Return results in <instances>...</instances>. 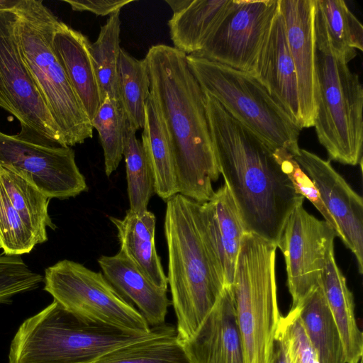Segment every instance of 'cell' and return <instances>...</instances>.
I'll list each match as a JSON object with an SVG mask.
<instances>
[{
    "instance_id": "obj_25",
    "label": "cell",
    "mask_w": 363,
    "mask_h": 363,
    "mask_svg": "<svg viewBox=\"0 0 363 363\" xmlns=\"http://www.w3.org/2000/svg\"><path fill=\"white\" fill-rule=\"evenodd\" d=\"M294 308L320 363H346L342 337L321 285Z\"/></svg>"
},
{
    "instance_id": "obj_13",
    "label": "cell",
    "mask_w": 363,
    "mask_h": 363,
    "mask_svg": "<svg viewBox=\"0 0 363 363\" xmlns=\"http://www.w3.org/2000/svg\"><path fill=\"white\" fill-rule=\"evenodd\" d=\"M279 11V0H235L194 55L253 74L259 48Z\"/></svg>"
},
{
    "instance_id": "obj_34",
    "label": "cell",
    "mask_w": 363,
    "mask_h": 363,
    "mask_svg": "<svg viewBox=\"0 0 363 363\" xmlns=\"http://www.w3.org/2000/svg\"><path fill=\"white\" fill-rule=\"evenodd\" d=\"M43 275L33 271L18 255L0 254V303L39 287Z\"/></svg>"
},
{
    "instance_id": "obj_8",
    "label": "cell",
    "mask_w": 363,
    "mask_h": 363,
    "mask_svg": "<svg viewBox=\"0 0 363 363\" xmlns=\"http://www.w3.org/2000/svg\"><path fill=\"white\" fill-rule=\"evenodd\" d=\"M318 101L314 120L319 143L331 160L362 163L363 88L348 63L315 48Z\"/></svg>"
},
{
    "instance_id": "obj_11",
    "label": "cell",
    "mask_w": 363,
    "mask_h": 363,
    "mask_svg": "<svg viewBox=\"0 0 363 363\" xmlns=\"http://www.w3.org/2000/svg\"><path fill=\"white\" fill-rule=\"evenodd\" d=\"M0 166L15 171L50 199L75 197L88 189L70 147L43 145L0 131Z\"/></svg>"
},
{
    "instance_id": "obj_22",
    "label": "cell",
    "mask_w": 363,
    "mask_h": 363,
    "mask_svg": "<svg viewBox=\"0 0 363 363\" xmlns=\"http://www.w3.org/2000/svg\"><path fill=\"white\" fill-rule=\"evenodd\" d=\"M315 48L348 63L363 50V26L343 0H314Z\"/></svg>"
},
{
    "instance_id": "obj_29",
    "label": "cell",
    "mask_w": 363,
    "mask_h": 363,
    "mask_svg": "<svg viewBox=\"0 0 363 363\" xmlns=\"http://www.w3.org/2000/svg\"><path fill=\"white\" fill-rule=\"evenodd\" d=\"M118 88L119 101L129 123L137 130L143 128L150 96L147 66L144 59L138 60L123 48L118 62Z\"/></svg>"
},
{
    "instance_id": "obj_18",
    "label": "cell",
    "mask_w": 363,
    "mask_h": 363,
    "mask_svg": "<svg viewBox=\"0 0 363 363\" xmlns=\"http://www.w3.org/2000/svg\"><path fill=\"white\" fill-rule=\"evenodd\" d=\"M204 232L223 275L225 286L233 284L242 239L247 233L234 199L224 184L200 203Z\"/></svg>"
},
{
    "instance_id": "obj_20",
    "label": "cell",
    "mask_w": 363,
    "mask_h": 363,
    "mask_svg": "<svg viewBox=\"0 0 363 363\" xmlns=\"http://www.w3.org/2000/svg\"><path fill=\"white\" fill-rule=\"evenodd\" d=\"M88 38L59 21L52 47L90 121L101 104Z\"/></svg>"
},
{
    "instance_id": "obj_36",
    "label": "cell",
    "mask_w": 363,
    "mask_h": 363,
    "mask_svg": "<svg viewBox=\"0 0 363 363\" xmlns=\"http://www.w3.org/2000/svg\"><path fill=\"white\" fill-rule=\"evenodd\" d=\"M274 152L282 171L291 181L296 194L306 198L316 208L324 218V220L330 225L335 230L336 236L338 237L337 225L325 206L319 191L311 178L289 152L285 150H277Z\"/></svg>"
},
{
    "instance_id": "obj_39",
    "label": "cell",
    "mask_w": 363,
    "mask_h": 363,
    "mask_svg": "<svg viewBox=\"0 0 363 363\" xmlns=\"http://www.w3.org/2000/svg\"><path fill=\"white\" fill-rule=\"evenodd\" d=\"M20 0H0V10H12L16 8Z\"/></svg>"
},
{
    "instance_id": "obj_23",
    "label": "cell",
    "mask_w": 363,
    "mask_h": 363,
    "mask_svg": "<svg viewBox=\"0 0 363 363\" xmlns=\"http://www.w3.org/2000/svg\"><path fill=\"white\" fill-rule=\"evenodd\" d=\"M117 230L120 251L157 286L167 290L164 274L155 247L156 218L148 210L128 209L123 218L108 217Z\"/></svg>"
},
{
    "instance_id": "obj_27",
    "label": "cell",
    "mask_w": 363,
    "mask_h": 363,
    "mask_svg": "<svg viewBox=\"0 0 363 363\" xmlns=\"http://www.w3.org/2000/svg\"><path fill=\"white\" fill-rule=\"evenodd\" d=\"M0 184L38 244L48 241L47 228H57L48 213L50 199L15 171L3 166H0Z\"/></svg>"
},
{
    "instance_id": "obj_30",
    "label": "cell",
    "mask_w": 363,
    "mask_h": 363,
    "mask_svg": "<svg viewBox=\"0 0 363 363\" xmlns=\"http://www.w3.org/2000/svg\"><path fill=\"white\" fill-rule=\"evenodd\" d=\"M120 13L118 11L109 16L106 23L101 26L96 40L90 45L101 103L106 97L119 101L118 62L121 49Z\"/></svg>"
},
{
    "instance_id": "obj_1",
    "label": "cell",
    "mask_w": 363,
    "mask_h": 363,
    "mask_svg": "<svg viewBox=\"0 0 363 363\" xmlns=\"http://www.w3.org/2000/svg\"><path fill=\"white\" fill-rule=\"evenodd\" d=\"M204 94L219 172L245 230L277 245L289 216L304 198L296 194L274 150Z\"/></svg>"
},
{
    "instance_id": "obj_16",
    "label": "cell",
    "mask_w": 363,
    "mask_h": 363,
    "mask_svg": "<svg viewBox=\"0 0 363 363\" xmlns=\"http://www.w3.org/2000/svg\"><path fill=\"white\" fill-rule=\"evenodd\" d=\"M191 363H245L230 286H224L194 335L183 342Z\"/></svg>"
},
{
    "instance_id": "obj_31",
    "label": "cell",
    "mask_w": 363,
    "mask_h": 363,
    "mask_svg": "<svg viewBox=\"0 0 363 363\" xmlns=\"http://www.w3.org/2000/svg\"><path fill=\"white\" fill-rule=\"evenodd\" d=\"M136 131L127 118L123 156L125 163L129 209L143 213L147 211L148 203L155 193L154 181L142 143L136 138Z\"/></svg>"
},
{
    "instance_id": "obj_28",
    "label": "cell",
    "mask_w": 363,
    "mask_h": 363,
    "mask_svg": "<svg viewBox=\"0 0 363 363\" xmlns=\"http://www.w3.org/2000/svg\"><path fill=\"white\" fill-rule=\"evenodd\" d=\"M93 363H191L177 335L170 326L157 335L118 347Z\"/></svg>"
},
{
    "instance_id": "obj_35",
    "label": "cell",
    "mask_w": 363,
    "mask_h": 363,
    "mask_svg": "<svg viewBox=\"0 0 363 363\" xmlns=\"http://www.w3.org/2000/svg\"><path fill=\"white\" fill-rule=\"evenodd\" d=\"M277 334L289 363H320L296 308H291L286 315L281 317Z\"/></svg>"
},
{
    "instance_id": "obj_10",
    "label": "cell",
    "mask_w": 363,
    "mask_h": 363,
    "mask_svg": "<svg viewBox=\"0 0 363 363\" xmlns=\"http://www.w3.org/2000/svg\"><path fill=\"white\" fill-rule=\"evenodd\" d=\"M44 290L65 308L86 318L141 333L150 328L139 311L101 272L69 259L45 269Z\"/></svg>"
},
{
    "instance_id": "obj_19",
    "label": "cell",
    "mask_w": 363,
    "mask_h": 363,
    "mask_svg": "<svg viewBox=\"0 0 363 363\" xmlns=\"http://www.w3.org/2000/svg\"><path fill=\"white\" fill-rule=\"evenodd\" d=\"M98 263L106 280L143 316L150 328L164 325L171 301L121 251L101 256Z\"/></svg>"
},
{
    "instance_id": "obj_6",
    "label": "cell",
    "mask_w": 363,
    "mask_h": 363,
    "mask_svg": "<svg viewBox=\"0 0 363 363\" xmlns=\"http://www.w3.org/2000/svg\"><path fill=\"white\" fill-rule=\"evenodd\" d=\"M277 245L246 233L241 242L231 290L245 363H274L281 317L275 276Z\"/></svg>"
},
{
    "instance_id": "obj_37",
    "label": "cell",
    "mask_w": 363,
    "mask_h": 363,
    "mask_svg": "<svg viewBox=\"0 0 363 363\" xmlns=\"http://www.w3.org/2000/svg\"><path fill=\"white\" fill-rule=\"evenodd\" d=\"M69 4L73 11H89L97 16H111L128 4L134 1L133 0H64Z\"/></svg>"
},
{
    "instance_id": "obj_17",
    "label": "cell",
    "mask_w": 363,
    "mask_h": 363,
    "mask_svg": "<svg viewBox=\"0 0 363 363\" xmlns=\"http://www.w3.org/2000/svg\"><path fill=\"white\" fill-rule=\"evenodd\" d=\"M252 74L301 128L296 72L280 11L259 48Z\"/></svg>"
},
{
    "instance_id": "obj_15",
    "label": "cell",
    "mask_w": 363,
    "mask_h": 363,
    "mask_svg": "<svg viewBox=\"0 0 363 363\" xmlns=\"http://www.w3.org/2000/svg\"><path fill=\"white\" fill-rule=\"evenodd\" d=\"M289 50L295 66L301 114V128L313 126L318 101L314 0H279Z\"/></svg>"
},
{
    "instance_id": "obj_38",
    "label": "cell",
    "mask_w": 363,
    "mask_h": 363,
    "mask_svg": "<svg viewBox=\"0 0 363 363\" xmlns=\"http://www.w3.org/2000/svg\"><path fill=\"white\" fill-rule=\"evenodd\" d=\"M274 363H289L280 337L277 334L274 342Z\"/></svg>"
},
{
    "instance_id": "obj_12",
    "label": "cell",
    "mask_w": 363,
    "mask_h": 363,
    "mask_svg": "<svg viewBox=\"0 0 363 363\" xmlns=\"http://www.w3.org/2000/svg\"><path fill=\"white\" fill-rule=\"evenodd\" d=\"M335 237L330 225L310 214L303 203L289 216L277 246L285 259L291 308L320 284L328 250Z\"/></svg>"
},
{
    "instance_id": "obj_3",
    "label": "cell",
    "mask_w": 363,
    "mask_h": 363,
    "mask_svg": "<svg viewBox=\"0 0 363 363\" xmlns=\"http://www.w3.org/2000/svg\"><path fill=\"white\" fill-rule=\"evenodd\" d=\"M200 203L177 194L167 201L164 216L167 277L182 342L194 335L225 286L204 232Z\"/></svg>"
},
{
    "instance_id": "obj_9",
    "label": "cell",
    "mask_w": 363,
    "mask_h": 363,
    "mask_svg": "<svg viewBox=\"0 0 363 363\" xmlns=\"http://www.w3.org/2000/svg\"><path fill=\"white\" fill-rule=\"evenodd\" d=\"M17 19L15 9L0 10V107L18 121V138L67 147L23 57Z\"/></svg>"
},
{
    "instance_id": "obj_14",
    "label": "cell",
    "mask_w": 363,
    "mask_h": 363,
    "mask_svg": "<svg viewBox=\"0 0 363 363\" xmlns=\"http://www.w3.org/2000/svg\"><path fill=\"white\" fill-rule=\"evenodd\" d=\"M294 158L316 186L337 225L338 238L354 254L358 271L362 274V198L333 167L329 160L304 149H300Z\"/></svg>"
},
{
    "instance_id": "obj_4",
    "label": "cell",
    "mask_w": 363,
    "mask_h": 363,
    "mask_svg": "<svg viewBox=\"0 0 363 363\" xmlns=\"http://www.w3.org/2000/svg\"><path fill=\"white\" fill-rule=\"evenodd\" d=\"M141 333L77 315L53 301L25 320L10 345L9 363H93L118 347L162 333Z\"/></svg>"
},
{
    "instance_id": "obj_26",
    "label": "cell",
    "mask_w": 363,
    "mask_h": 363,
    "mask_svg": "<svg viewBox=\"0 0 363 363\" xmlns=\"http://www.w3.org/2000/svg\"><path fill=\"white\" fill-rule=\"evenodd\" d=\"M141 143L152 174L155 193L167 202L179 194L175 165L150 96L146 104Z\"/></svg>"
},
{
    "instance_id": "obj_32",
    "label": "cell",
    "mask_w": 363,
    "mask_h": 363,
    "mask_svg": "<svg viewBox=\"0 0 363 363\" xmlns=\"http://www.w3.org/2000/svg\"><path fill=\"white\" fill-rule=\"evenodd\" d=\"M99 133L104 151L107 177L118 168L123 152V139L127 117L120 101L106 97L91 121Z\"/></svg>"
},
{
    "instance_id": "obj_2",
    "label": "cell",
    "mask_w": 363,
    "mask_h": 363,
    "mask_svg": "<svg viewBox=\"0 0 363 363\" xmlns=\"http://www.w3.org/2000/svg\"><path fill=\"white\" fill-rule=\"evenodd\" d=\"M150 97L169 144L179 194L199 203L211 199L220 172L211 140L205 94L186 55L174 47L151 46L144 58Z\"/></svg>"
},
{
    "instance_id": "obj_40",
    "label": "cell",
    "mask_w": 363,
    "mask_h": 363,
    "mask_svg": "<svg viewBox=\"0 0 363 363\" xmlns=\"http://www.w3.org/2000/svg\"><path fill=\"white\" fill-rule=\"evenodd\" d=\"M359 363H362V360H361Z\"/></svg>"
},
{
    "instance_id": "obj_24",
    "label": "cell",
    "mask_w": 363,
    "mask_h": 363,
    "mask_svg": "<svg viewBox=\"0 0 363 363\" xmlns=\"http://www.w3.org/2000/svg\"><path fill=\"white\" fill-rule=\"evenodd\" d=\"M320 285L342 337L346 363H359L363 333L356 320L353 294L335 258L334 245L328 250Z\"/></svg>"
},
{
    "instance_id": "obj_33",
    "label": "cell",
    "mask_w": 363,
    "mask_h": 363,
    "mask_svg": "<svg viewBox=\"0 0 363 363\" xmlns=\"http://www.w3.org/2000/svg\"><path fill=\"white\" fill-rule=\"evenodd\" d=\"M38 242L0 184V249L7 255L28 254Z\"/></svg>"
},
{
    "instance_id": "obj_21",
    "label": "cell",
    "mask_w": 363,
    "mask_h": 363,
    "mask_svg": "<svg viewBox=\"0 0 363 363\" xmlns=\"http://www.w3.org/2000/svg\"><path fill=\"white\" fill-rule=\"evenodd\" d=\"M235 1H165L173 11L168 26L174 48L186 55L200 52L231 11Z\"/></svg>"
},
{
    "instance_id": "obj_5",
    "label": "cell",
    "mask_w": 363,
    "mask_h": 363,
    "mask_svg": "<svg viewBox=\"0 0 363 363\" xmlns=\"http://www.w3.org/2000/svg\"><path fill=\"white\" fill-rule=\"evenodd\" d=\"M14 9L23 57L65 146L83 143L94 128L52 47L60 21L42 1L20 0Z\"/></svg>"
},
{
    "instance_id": "obj_7",
    "label": "cell",
    "mask_w": 363,
    "mask_h": 363,
    "mask_svg": "<svg viewBox=\"0 0 363 363\" xmlns=\"http://www.w3.org/2000/svg\"><path fill=\"white\" fill-rule=\"evenodd\" d=\"M189 68L203 92L215 99L235 120L272 150L294 157L301 129L251 73L199 55H186Z\"/></svg>"
}]
</instances>
